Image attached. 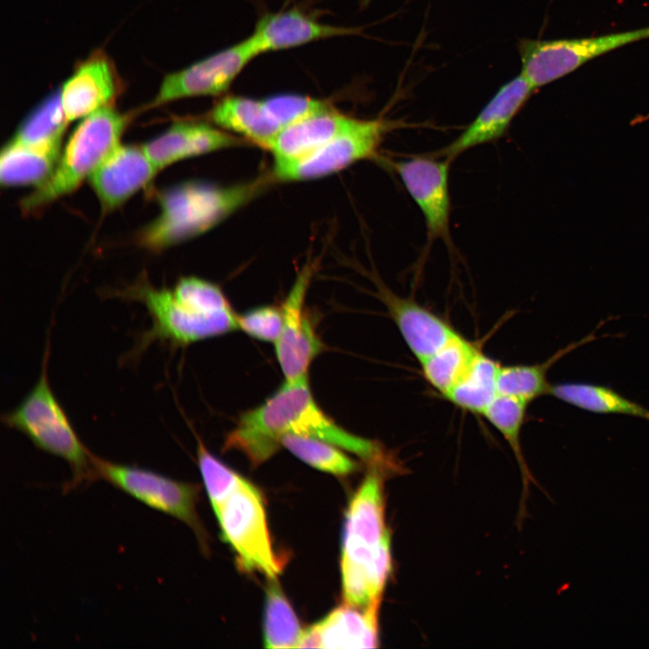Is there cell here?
Listing matches in <instances>:
<instances>
[{
	"label": "cell",
	"mask_w": 649,
	"mask_h": 649,
	"mask_svg": "<svg viewBox=\"0 0 649 649\" xmlns=\"http://www.w3.org/2000/svg\"><path fill=\"white\" fill-rule=\"evenodd\" d=\"M288 434L329 442L369 464L391 462L377 442L346 431L319 407L309 388L308 375L286 380L261 405L243 413L224 447L240 451L257 466L277 452L280 438Z\"/></svg>",
	"instance_id": "cell-1"
},
{
	"label": "cell",
	"mask_w": 649,
	"mask_h": 649,
	"mask_svg": "<svg viewBox=\"0 0 649 649\" xmlns=\"http://www.w3.org/2000/svg\"><path fill=\"white\" fill-rule=\"evenodd\" d=\"M117 297L142 303L151 320L150 329L136 337L130 360L155 342L186 346L238 328L237 315L221 288L197 277H183L170 289L157 288L143 276Z\"/></svg>",
	"instance_id": "cell-2"
},
{
	"label": "cell",
	"mask_w": 649,
	"mask_h": 649,
	"mask_svg": "<svg viewBox=\"0 0 649 649\" xmlns=\"http://www.w3.org/2000/svg\"><path fill=\"white\" fill-rule=\"evenodd\" d=\"M395 467L373 463L351 499L344 521L341 557L345 604H380L392 569L390 534L386 525L384 477Z\"/></svg>",
	"instance_id": "cell-3"
},
{
	"label": "cell",
	"mask_w": 649,
	"mask_h": 649,
	"mask_svg": "<svg viewBox=\"0 0 649 649\" xmlns=\"http://www.w3.org/2000/svg\"><path fill=\"white\" fill-rule=\"evenodd\" d=\"M267 182L261 178L221 186L192 180L169 187L160 193L159 215L141 231L139 242L160 251L201 235L260 195Z\"/></svg>",
	"instance_id": "cell-4"
},
{
	"label": "cell",
	"mask_w": 649,
	"mask_h": 649,
	"mask_svg": "<svg viewBox=\"0 0 649 649\" xmlns=\"http://www.w3.org/2000/svg\"><path fill=\"white\" fill-rule=\"evenodd\" d=\"M50 346L46 345L41 371L23 401L3 416L4 424L25 434L41 451L65 460L71 470L66 490L97 480L93 453L83 444L54 395L48 378Z\"/></svg>",
	"instance_id": "cell-5"
},
{
	"label": "cell",
	"mask_w": 649,
	"mask_h": 649,
	"mask_svg": "<svg viewBox=\"0 0 649 649\" xmlns=\"http://www.w3.org/2000/svg\"><path fill=\"white\" fill-rule=\"evenodd\" d=\"M128 115L113 105L80 120L61 151L57 166L41 186L26 197L22 206L32 211L76 190L88 180L106 156L121 143Z\"/></svg>",
	"instance_id": "cell-6"
},
{
	"label": "cell",
	"mask_w": 649,
	"mask_h": 649,
	"mask_svg": "<svg viewBox=\"0 0 649 649\" xmlns=\"http://www.w3.org/2000/svg\"><path fill=\"white\" fill-rule=\"evenodd\" d=\"M648 38L649 26L584 38L519 39L520 75L537 90L590 60Z\"/></svg>",
	"instance_id": "cell-7"
},
{
	"label": "cell",
	"mask_w": 649,
	"mask_h": 649,
	"mask_svg": "<svg viewBox=\"0 0 649 649\" xmlns=\"http://www.w3.org/2000/svg\"><path fill=\"white\" fill-rule=\"evenodd\" d=\"M215 514L239 565L276 580L281 567L271 545L260 491L244 479Z\"/></svg>",
	"instance_id": "cell-8"
},
{
	"label": "cell",
	"mask_w": 649,
	"mask_h": 649,
	"mask_svg": "<svg viewBox=\"0 0 649 649\" xmlns=\"http://www.w3.org/2000/svg\"><path fill=\"white\" fill-rule=\"evenodd\" d=\"M400 124L382 117L352 116L335 136L311 154L295 161L273 164L272 176L280 181H306L336 173L374 158L385 135Z\"/></svg>",
	"instance_id": "cell-9"
},
{
	"label": "cell",
	"mask_w": 649,
	"mask_h": 649,
	"mask_svg": "<svg viewBox=\"0 0 649 649\" xmlns=\"http://www.w3.org/2000/svg\"><path fill=\"white\" fill-rule=\"evenodd\" d=\"M97 480L101 479L132 498L189 526L202 545L206 533L197 512L198 485L182 482L151 470L121 464L93 455Z\"/></svg>",
	"instance_id": "cell-10"
},
{
	"label": "cell",
	"mask_w": 649,
	"mask_h": 649,
	"mask_svg": "<svg viewBox=\"0 0 649 649\" xmlns=\"http://www.w3.org/2000/svg\"><path fill=\"white\" fill-rule=\"evenodd\" d=\"M452 160L428 154L395 160L391 167L416 204L425 219L426 248L442 240L450 252H455L451 232L449 171Z\"/></svg>",
	"instance_id": "cell-11"
},
{
	"label": "cell",
	"mask_w": 649,
	"mask_h": 649,
	"mask_svg": "<svg viewBox=\"0 0 649 649\" xmlns=\"http://www.w3.org/2000/svg\"><path fill=\"white\" fill-rule=\"evenodd\" d=\"M258 56L248 36L178 71L167 74L151 105L154 107L183 98L224 94Z\"/></svg>",
	"instance_id": "cell-12"
},
{
	"label": "cell",
	"mask_w": 649,
	"mask_h": 649,
	"mask_svg": "<svg viewBox=\"0 0 649 649\" xmlns=\"http://www.w3.org/2000/svg\"><path fill=\"white\" fill-rule=\"evenodd\" d=\"M312 276L313 267L306 266L281 306L282 326L275 342V350L287 381L308 375L311 362L324 350V344L304 309Z\"/></svg>",
	"instance_id": "cell-13"
},
{
	"label": "cell",
	"mask_w": 649,
	"mask_h": 649,
	"mask_svg": "<svg viewBox=\"0 0 649 649\" xmlns=\"http://www.w3.org/2000/svg\"><path fill=\"white\" fill-rule=\"evenodd\" d=\"M535 91L522 75L516 76L498 88L456 139L429 154L452 161L468 150L500 139Z\"/></svg>",
	"instance_id": "cell-14"
},
{
	"label": "cell",
	"mask_w": 649,
	"mask_h": 649,
	"mask_svg": "<svg viewBox=\"0 0 649 649\" xmlns=\"http://www.w3.org/2000/svg\"><path fill=\"white\" fill-rule=\"evenodd\" d=\"M160 171L142 145L121 142L101 162L88 182L103 208L113 210L146 187Z\"/></svg>",
	"instance_id": "cell-15"
},
{
	"label": "cell",
	"mask_w": 649,
	"mask_h": 649,
	"mask_svg": "<svg viewBox=\"0 0 649 649\" xmlns=\"http://www.w3.org/2000/svg\"><path fill=\"white\" fill-rule=\"evenodd\" d=\"M359 32L357 28L324 23L294 7L261 15L249 38L261 55Z\"/></svg>",
	"instance_id": "cell-16"
},
{
	"label": "cell",
	"mask_w": 649,
	"mask_h": 649,
	"mask_svg": "<svg viewBox=\"0 0 649 649\" xmlns=\"http://www.w3.org/2000/svg\"><path fill=\"white\" fill-rule=\"evenodd\" d=\"M242 139L218 126L197 121H179L142 147L160 169L178 161L235 147Z\"/></svg>",
	"instance_id": "cell-17"
},
{
	"label": "cell",
	"mask_w": 649,
	"mask_h": 649,
	"mask_svg": "<svg viewBox=\"0 0 649 649\" xmlns=\"http://www.w3.org/2000/svg\"><path fill=\"white\" fill-rule=\"evenodd\" d=\"M380 604H345L305 629L297 648H373L379 644Z\"/></svg>",
	"instance_id": "cell-18"
},
{
	"label": "cell",
	"mask_w": 649,
	"mask_h": 649,
	"mask_svg": "<svg viewBox=\"0 0 649 649\" xmlns=\"http://www.w3.org/2000/svg\"><path fill=\"white\" fill-rule=\"evenodd\" d=\"M118 80L109 59L95 54L81 62L59 89L64 114L69 123L81 120L112 105Z\"/></svg>",
	"instance_id": "cell-19"
},
{
	"label": "cell",
	"mask_w": 649,
	"mask_h": 649,
	"mask_svg": "<svg viewBox=\"0 0 649 649\" xmlns=\"http://www.w3.org/2000/svg\"><path fill=\"white\" fill-rule=\"evenodd\" d=\"M379 290L404 341L419 361L457 334L443 319L413 299L401 297L384 286Z\"/></svg>",
	"instance_id": "cell-20"
},
{
	"label": "cell",
	"mask_w": 649,
	"mask_h": 649,
	"mask_svg": "<svg viewBox=\"0 0 649 649\" xmlns=\"http://www.w3.org/2000/svg\"><path fill=\"white\" fill-rule=\"evenodd\" d=\"M331 105L281 129L269 151L274 164L302 159L330 141L351 120Z\"/></svg>",
	"instance_id": "cell-21"
},
{
	"label": "cell",
	"mask_w": 649,
	"mask_h": 649,
	"mask_svg": "<svg viewBox=\"0 0 649 649\" xmlns=\"http://www.w3.org/2000/svg\"><path fill=\"white\" fill-rule=\"evenodd\" d=\"M210 118L219 128L268 151L281 130L263 99L242 96L223 97L211 110Z\"/></svg>",
	"instance_id": "cell-22"
},
{
	"label": "cell",
	"mask_w": 649,
	"mask_h": 649,
	"mask_svg": "<svg viewBox=\"0 0 649 649\" xmlns=\"http://www.w3.org/2000/svg\"><path fill=\"white\" fill-rule=\"evenodd\" d=\"M62 144L36 146L10 140L0 154V182L5 187H38L53 173Z\"/></svg>",
	"instance_id": "cell-23"
},
{
	"label": "cell",
	"mask_w": 649,
	"mask_h": 649,
	"mask_svg": "<svg viewBox=\"0 0 649 649\" xmlns=\"http://www.w3.org/2000/svg\"><path fill=\"white\" fill-rule=\"evenodd\" d=\"M549 394L589 412L626 415L649 422L647 407L605 386L585 382H564L551 385Z\"/></svg>",
	"instance_id": "cell-24"
},
{
	"label": "cell",
	"mask_w": 649,
	"mask_h": 649,
	"mask_svg": "<svg viewBox=\"0 0 649 649\" xmlns=\"http://www.w3.org/2000/svg\"><path fill=\"white\" fill-rule=\"evenodd\" d=\"M595 339L597 336L594 331L562 348L542 363L500 366L498 374V395L515 398L528 404L543 395L549 394L551 385L547 380V372L550 367L564 355Z\"/></svg>",
	"instance_id": "cell-25"
},
{
	"label": "cell",
	"mask_w": 649,
	"mask_h": 649,
	"mask_svg": "<svg viewBox=\"0 0 649 649\" xmlns=\"http://www.w3.org/2000/svg\"><path fill=\"white\" fill-rule=\"evenodd\" d=\"M500 365L478 351L459 381L444 395L455 406L482 415L498 395Z\"/></svg>",
	"instance_id": "cell-26"
},
{
	"label": "cell",
	"mask_w": 649,
	"mask_h": 649,
	"mask_svg": "<svg viewBox=\"0 0 649 649\" xmlns=\"http://www.w3.org/2000/svg\"><path fill=\"white\" fill-rule=\"evenodd\" d=\"M479 350L459 334L420 361L426 381L443 396L459 381Z\"/></svg>",
	"instance_id": "cell-27"
},
{
	"label": "cell",
	"mask_w": 649,
	"mask_h": 649,
	"mask_svg": "<svg viewBox=\"0 0 649 649\" xmlns=\"http://www.w3.org/2000/svg\"><path fill=\"white\" fill-rule=\"evenodd\" d=\"M266 590L264 644L268 648H297L304 633L298 618L276 580Z\"/></svg>",
	"instance_id": "cell-28"
},
{
	"label": "cell",
	"mask_w": 649,
	"mask_h": 649,
	"mask_svg": "<svg viewBox=\"0 0 649 649\" xmlns=\"http://www.w3.org/2000/svg\"><path fill=\"white\" fill-rule=\"evenodd\" d=\"M68 124L58 90L44 98L23 119L12 140L36 146L62 144Z\"/></svg>",
	"instance_id": "cell-29"
},
{
	"label": "cell",
	"mask_w": 649,
	"mask_h": 649,
	"mask_svg": "<svg viewBox=\"0 0 649 649\" xmlns=\"http://www.w3.org/2000/svg\"><path fill=\"white\" fill-rule=\"evenodd\" d=\"M279 444L313 468L328 473L345 476L359 468L340 447L318 438L288 434L280 438Z\"/></svg>",
	"instance_id": "cell-30"
},
{
	"label": "cell",
	"mask_w": 649,
	"mask_h": 649,
	"mask_svg": "<svg viewBox=\"0 0 649 649\" xmlns=\"http://www.w3.org/2000/svg\"><path fill=\"white\" fill-rule=\"evenodd\" d=\"M526 407L527 403L522 400L498 395L482 414L504 436L513 450L522 473L526 495L528 491L529 482L536 483L524 459L520 444V434L526 419Z\"/></svg>",
	"instance_id": "cell-31"
},
{
	"label": "cell",
	"mask_w": 649,
	"mask_h": 649,
	"mask_svg": "<svg viewBox=\"0 0 649 649\" xmlns=\"http://www.w3.org/2000/svg\"><path fill=\"white\" fill-rule=\"evenodd\" d=\"M197 463L214 512L241 485L244 478L215 458L197 441Z\"/></svg>",
	"instance_id": "cell-32"
},
{
	"label": "cell",
	"mask_w": 649,
	"mask_h": 649,
	"mask_svg": "<svg viewBox=\"0 0 649 649\" xmlns=\"http://www.w3.org/2000/svg\"><path fill=\"white\" fill-rule=\"evenodd\" d=\"M263 100L281 129L330 106L326 101L299 94H279Z\"/></svg>",
	"instance_id": "cell-33"
},
{
	"label": "cell",
	"mask_w": 649,
	"mask_h": 649,
	"mask_svg": "<svg viewBox=\"0 0 649 649\" xmlns=\"http://www.w3.org/2000/svg\"><path fill=\"white\" fill-rule=\"evenodd\" d=\"M237 324L250 336L275 343L281 331L282 310L274 306L252 308L237 315Z\"/></svg>",
	"instance_id": "cell-34"
},
{
	"label": "cell",
	"mask_w": 649,
	"mask_h": 649,
	"mask_svg": "<svg viewBox=\"0 0 649 649\" xmlns=\"http://www.w3.org/2000/svg\"><path fill=\"white\" fill-rule=\"evenodd\" d=\"M369 1H370V0H363V2H364L365 4H368Z\"/></svg>",
	"instance_id": "cell-35"
}]
</instances>
